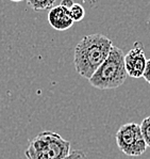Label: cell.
Listing matches in <instances>:
<instances>
[{
  "label": "cell",
  "mask_w": 150,
  "mask_h": 159,
  "mask_svg": "<svg viewBox=\"0 0 150 159\" xmlns=\"http://www.w3.org/2000/svg\"><path fill=\"white\" fill-rule=\"evenodd\" d=\"M112 47V41L103 34L94 33L83 36L75 48L76 72L81 77L89 79L106 59Z\"/></svg>",
  "instance_id": "cell-1"
},
{
  "label": "cell",
  "mask_w": 150,
  "mask_h": 159,
  "mask_svg": "<svg viewBox=\"0 0 150 159\" xmlns=\"http://www.w3.org/2000/svg\"><path fill=\"white\" fill-rule=\"evenodd\" d=\"M128 78L125 67V53L117 46L111 48L106 59L88 79L92 87L99 90L117 89Z\"/></svg>",
  "instance_id": "cell-2"
},
{
  "label": "cell",
  "mask_w": 150,
  "mask_h": 159,
  "mask_svg": "<svg viewBox=\"0 0 150 159\" xmlns=\"http://www.w3.org/2000/svg\"><path fill=\"white\" fill-rule=\"evenodd\" d=\"M71 142L54 131H43L32 139L25 151L27 159H64L71 153Z\"/></svg>",
  "instance_id": "cell-3"
},
{
  "label": "cell",
  "mask_w": 150,
  "mask_h": 159,
  "mask_svg": "<svg viewBox=\"0 0 150 159\" xmlns=\"http://www.w3.org/2000/svg\"><path fill=\"white\" fill-rule=\"evenodd\" d=\"M115 139L119 151L129 157L141 156L147 148L141 126L133 122L126 123L120 126L116 133Z\"/></svg>",
  "instance_id": "cell-4"
},
{
  "label": "cell",
  "mask_w": 150,
  "mask_h": 159,
  "mask_svg": "<svg viewBox=\"0 0 150 159\" xmlns=\"http://www.w3.org/2000/svg\"><path fill=\"white\" fill-rule=\"evenodd\" d=\"M147 64V58L145 56L144 45L136 41L133 47L125 55V67L128 76L132 78H141L144 75Z\"/></svg>",
  "instance_id": "cell-5"
},
{
  "label": "cell",
  "mask_w": 150,
  "mask_h": 159,
  "mask_svg": "<svg viewBox=\"0 0 150 159\" xmlns=\"http://www.w3.org/2000/svg\"><path fill=\"white\" fill-rule=\"evenodd\" d=\"M48 23L53 29L58 31L68 30L74 25L75 21L72 20L69 9L63 6H54L49 10L48 13Z\"/></svg>",
  "instance_id": "cell-6"
},
{
  "label": "cell",
  "mask_w": 150,
  "mask_h": 159,
  "mask_svg": "<svg viewBox=\"0 0 150 159\" xmlns=\"http://www.w3.org/2000/svg\"><path fill=\"white\" fill-rule=\"evenodd\" d=\"M27 2L34 11H45L54 7L55 0H27Z\"/></svg>",
  "instance_id": "cell-7"
},
{
  "label": "cell",
  "mask_w": 150,
  "mask_h": 159,
  "mask_svg": "<svg viewBox=\"0 0 150 159\" xmlns=\"http://www.w3.org/2000/svg\"><path fill=\"white\" fill-rule=\"evenodd\" d=\"M69 13L74 21H81L85 16V10L79 3H74L72 7L69 9Z\"/></svg>",
  "instance_id": "cell-8"
},
{
  "label": "cell",
  "mask_w": 150,
  "mask_h": 159,
  "mask_svg": "<svg viewBox=\"0 0 150 159\" xmlns=\"http://www.w3.org/2000/svg\"><path fill=\"white\" fill-rule=\"evenodd\" d=\"M141 130L147 146L150 148V116L145 117L141 123Z\"/></svg>",
  "instance_id": "cell-9"
},
{
  "label": "cell",
  "mask_w": 150,
  "mask_h": 159,
  "mask_svg": "<svg viewBox=\"0 0 150 159\" xmlns=\"http://www.w3.org/2000/svg\"><path fill=\"white\" fill-rule=\"evenodd\" d=\"M64 159H88V157L86 156V154L83 151L76 150V151H71L69 153V155L66 156Z\"/></svg>",
  "instance_id": "cell-10"
},
{
  "label": "cell",
  "mask_w": 150,
  "mask_h": 159,
  "mask_svg": "<svg viewBox=\"0 0 150 159\" xmlns=\"http://www.w3.org/2000/svg\"><path fill=\"white\" fill-rule=\"evenodd\" d=\"M143 78H144V79L150 84V59L147 60L146 68H145V72H144V75H143Z\"/></svg>",
  "instance_id": "cell-11"
},
{
  "label": "cell",
  "mask_w": 150,
  "mask_h": 159,
  "mask_svg": "<svg viewBox=\"0 0 150 159\" xmlns=\"http://www.w3.org/2000/svg\"><path fill=\"white\" fill-rule=\"evenodd\" d=\"M74 3H75V2L72 1V0H62L61 6L65 7V8H67V9H71Z\"/></svg>",
  "instance_id": "cell-12"
},
{
  "label": "cell",
  "mask_w": 150,
  "mask_h": 159,
  "mask_svg": "<svg viewBox=\"0 0 150 159\" xmlns=\"http://www.w3.org/2000/svg\"><path fill=\"white\" fill-rule=\"evenodd\" d=\"M13 2H21V1H25V0H11Z\"/></svg>",
  "instance_id": "cell-13"
}]
</instances>
